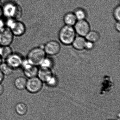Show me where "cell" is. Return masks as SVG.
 Instances as JSON below:
<instances>
[{
	"label": "cell",
	"instance_id": "d6986e66",
	"mask_svg": "<svg viewBox=\"0 0 120 120\" xmlns=\"http://www.w3.org/2000/svg\"><path fill=\"white\" fill-rule=\"evenodd\" d=\"M54 65L53 59L49 57H46L39 65L40 68L52 69Z\"/></svg>",
	"mask_w": 120,
	"mask_h": 120
},
{
	"label": "cell",
	"instance_id": "4fadbf2b",
	"mask_svg": "<svg viewBox=\"0 0 120 120\" xmlns=\"http://www.w3.org/2000/svg\"><path fill=\"white\" fill-rule=\"evenodd\" d=\"M63 22L65 25L74 26L77 21L74 12H69L64 15L63 18Z\"/></svg>",
	"mask_w": 120,
	"mask_h": 120
},
{
	"label": "cell",
	"instance_id": "8fae6325",
	"mask_svg": "<svg viewBox=\"0 0 120 120\" xmlns=\"http://www.w3.org/2000/svg\"><path fill=\"white\" fill-rule=\"evenodd\" d=\"M86 40L85 37L81 36H76L72 44L73 48L75 50L81 51L84 49Z\"/></svg>",
	"mask_w": 120,
	"mask_h": 120
},
{
	"label": "cell",
	"instance_id": "ac0fdd59",
	"mask_svg": "<svg viewBox=\"0 0 120 120\" xmlns=\"http://www.w3.org/2000/svg\"><path fill=\"white\" fill-rule=\"evenodd\" d=\"M74 14L77 20H85L87 16L86 11L82 8H76L74 12Z\"/></svg>",
	"mask_w": 120,
	"mask_h": 120
},
{
	"label": "cell",
	"instance_id": "d4e9b609",
	"mask_svg": "<svg viewBox=\"0 0 120 120\" xmlns=\"http://www.w3.org/2000/svg\"><path fill=\"white\" fill-rule=\"evenodd\" d=\"M5 26V22L3 21L1 18H0V31L3 29Z\"/></svg>",
	"mask_w": 120,
	"mask_h": 120
},
{
	"label": "cell",
	"instance_id": "f1b7e54d",
	"mask_svg": "<svg viewBox=\"0 0 120 120\" xmlns=\"http://www.w3.org/2000/svg\"><path fill=\"white\" fill-rule=\"evenodd\" d=\"M3 59H2V58L0 57V65L2 63V62H3Z\"/></svg>",
	"mask_w": 120,
	"mask_h": 120
},
{
	"label": "cell",
	"instance_id": "e0dca14e",
	"mask_svg": "<svg viewBox=\"0 0 120 120\" xmlns=\"http://www.w3.org/2000/svg\"><path fill=\"white\" fill-rule=\"evenodd\" d=\"M0 70L5 76H9L12 74L14 70L5 61L0 65Z\"/></svg>",
	"mask_w": 120,
	"mask_h": 120
},
{
	"label": "cell",
	"instance_id": "9a60e30c",
	"mask_svg": "<svg viewBox=\"0 0 120 120\" xmlns=\"http://www.w3.org/2000/svg\"><path fill=\"white\" fill-rule=\"evenodd\" d=\"M85 37L86 41L95 43L99 41L101 38V34L97 31L91 30Z\"/></svg>",
	"mask_w": 120,
	"mask_h": 120
},
{
	"label": "cell",
	"instance_id": "3957f363",
	"mask_svg": "<svg viewBox=\"0 0 120 120\" xmlns=\"http://www.w3.org/2000/svg\"><path fill=\"white\" fill-rule=\"evenodd\" d=\"M2 9L3 15L8 18H12L16 20L21 17V8L18 5L12 3L6 4Z\"/></svg>",
	"mask_w": 120,
	"mask_h": 120
},
{
	"label": "cell",
	"instance_id": "4316f807",
	"mask_svg": "<svg viewBox=\"0 0 120 120\" xmlns=\"http://www.w3.org/2000/svg\"><path fill=\"white\" fill-rule=\"evenodd\" d=\"M5 76L0 70V83H2L4 80Z\"/></svg>",
	"mask_w": 120,
	"mask_h": 120
},
{
	"label": "cell",
	"instance_id": "603a6c76",
	"mask_svg": "<svg viewBox=\"0 0 120 120\" xmlns=\"http://www.w3.org/2000/svg\"><path fill=\"white\" fill-rule=\"evenodd\" d=\"M94 43L89 41H86L84 46V49L88 51L91 50L94 48Z\"/></svg>",
	"mask_w": 120,
	"mask_h": 120
},
{
	"label": "cell",
	"instance_id": "8992f818",
	"mask_svg": "<svg viewBox=\"0 0 120 120\" xmlns=\"http://www.w3.org/2000/svg\"><path fill=\"white\" fill-rule=\"evenodd\" d=\"M14 37L10 29L5 26L0 31V45L11 46L13 43Z\"/></svg>",
	"mask_w": 120,
	"mask_h": 120
},
{
	"label": "cell",
	"instance_id": "5b68a950",
	"mask_svg": "<svg viewBox=\"0 0 120 120\" xmlns=\"http://www.w3.org/2000/svg\"><path fill=\"white\" fill-rule=\"evenodd\" d=\"M43 49L46 55L54 56L59 53L61 50V46L57 41L51 40L43 45Z\"/></svg>",
	"mask_w": 120,
	"mask_h": 120
},
{
	"label": "cell",
	"instance_id": "6da1fadb",
	"mask_svg": "<svg viewBox=\"0 0 120 120\" xmlns=\"http://www.w3.org/2000/svg\"><path fill=\"white\" fill-rule=\"evenodd\" d=\"M77 36V34L74 27L65 25L59 31L58 38L60 42L65 45H72L73 41Z\"/></svg>",
	"mask_w": 120,
	"mask_h": 120
},
{
	"label": "cell",
	"instance_id": "7402d4cb",
	"mask_svg": "<svg viewBox=\"0 0 120 120\" xmlns=\"http://www.w3.org/2000/svg\"><path fill=\"white\" fill-rule=\"evenodd\" d=\"M113 16L116 22H120V5L117 6L115 8L113 12Z\"/></svg>",
	"mask_w": 120,
	"mask_h": 120
},
{
	"label": "cell",
	"instance_id": "2e32d148",
	"mask_svg": "<svg viewBox=\"0 0 120 120\" xmlns=\"http://www.w3.org/2000/svg\"><path fill=\"white\" fill-rule=\"evenodd\" d=\"M13 52V50L10 46H1L0 48V57L3 60H5Z\"/></svg>",
	"mask_w": 120,
	"mask_h": 120
},
{
	"label": "cell",
	"instance_id": "30bf717a",
	"mask_svg": "<svg viewBox=\"0 0 120 120\" xmlns=\"http://www.w3.org/2000/svg\"><path fill=\"white\" fill-rule=\"evenodd\" d=\"M52 69L39 68L37 77L43 83H46L53 75Z\"/></svg>",
	"mask_w": 120,
	"mask_h": 120
},
{
	"label": "cell",
	"instance_id": "4dcf8cb0",
	"mask_svg": "<svg viewBox=\"0 0 120 120\" xmlns=\"http://www.w3.org/2000/svg\"><path fill=\"white\" fill-rule=\"evenodd\" d=\"M0 47H1V46L0 45Z\"/></svg>",
	"mask_w": 120,
	"mask_h": 120
},
{
	"label": "cell",
	"instance_id": "f546056e",
	"mask_svg": "<svg viewBox=\"0 0 120 120\" xmlns=\"http://www.w3.org/2000/svg\"><path fill=\"white\" fill-rule=\"evenodd\" d=\"M1 4V1L0 0V6Z\"/></svg>",
	"mask_w": 120,
	"mask_h": 120
},
{
	"label": "cell",
	"instance_id": "277c9868",
	"mask_svg": "<svg viewBox=\"0 0 120 120\" xmlns=\"http://www.w3.org/2000/svg\"><path fill=\"white\" fill-rule=\"evenodd\" d=\"M43 83L37 77L27 78L25 89L30 93L36 94L43 88Z\"/></svg>",
	"mask_w": 120,
	"mask_h": 120
},
{
	"label": "cell",
	"instance_id": "5bb4252c",
	"mask_svg": "<svg viewBox=\"0 0 120 120\" xmlns=\"http://www.w3.org/2000/svg\"><path fill=\"white\" fill-rule=\"evenodd\" d=\"M27 79L25 77L19 76L15 79L13 84L15 88L19 90H22L26 88Z\"/></svg>",
	"mask_w": 120,
	"mask_h": 120
},
{
	"label": "cell",
	"instance_id": "ba28073f",
	"mask_svg": "<svg viewBox=\"0 0 120 120\" xmlns=\"http://www.w3.org/2000/svg\"><path fill=\"white\" fill-rule=\"evenodd\" d=\"M24 59L21 54L13 52L5 60V61L15 70L21 68Z\"/></svg>",
	"mask_w": 120,
	"mask_h": 120
},
{
	"label": "cell",
	"instance_id": "9c48e42d",
	"mask_svg": "<svg viewBox=\"0 0 120 120\" xmlns=\"http://www.w3.org/2000/svg\"><path fill=\"white\" fill-rule=\"evenodd\" d=\"M14 36L20 37L25 34L27 28L25 24L21 21L15 20L10 28Z\"/></svg>",
	"mask_w": 120,
	"mask_h": 120
},
{
	"label": "cell",
	"instance_id": "7c38bea8",
	"mask_svg": "<svg viewBox=\"0 0 120 120\" xmlns=\"http://www.w3.org/2000/svg\"><path fill=\"white\" fill-rule=\"evenodd\" d=\"M39 69L38 66L32 65L23 70V73L25 77L27 78L37 77Z\"/></svg>",
	"mask_w": 120,
	"mask_h": 120
},
{
	"label": "cell",
	"instance_id": "7a4b0ae2",
	"mask_svg": "<svg viewBox=\"0 0 120 120\" xmlns=\"http://www.w3.org/2000/svg\"><path fill=\"white\" fill-rule=\"evenodd\" d=\"M46 56L43 45H40L31 49L27 54L26 58L32 65L39 66Z\"/></svg>",
	"mask_w": 120,
	"mask_h": 120
},
{
	"label": "cell",
	"instance_id": "83f0119b",
	"mask_svg": "<svg viewBox=\"0 0 120 120\" xmlns=\"http://www.w3.org/2000/svg\"><path fill=\"white\" fill-rule=\"evenodd\" d=\"M3 15V9L0 6V18H1V17Z\"/></svg>",
	"mask_w": 120,
	"mask_h": 120
},
{
	"label": "cell",
	"instance_id": "cb8c5ba5",
	"mask_svg": "<svg viewBox=\"0 0 120 120\" xmlns=\"http://www.w3.org/2000/svg\"><path fill=\"white\" fill-rule=\"evenodd\" d=\"M115 28L116 30L118 32L120 31V22H116V23L115 24Z\"/></svg>",
	"mask_w": 120,
	"mask_h": 120
},
{
	"label": "cell",
	"instance_id": "44dd1931",
	"mask_svg": "<svg viewBox=\"0 0 120 120\" xmlns=\"http://www.w3.org/2000/svg\"><path fill=\"white\" fill-rule=\"evenodd\" d=\"M58 78L54 75L46 84L49 86L53 87L55 86L58 84Z\"/></svg>",
	"mask_w": 120,
	"mask_h": 120
},
{
	"label": "cell",
	"instance_id": "52a82bcc",
	"mask_svg": "<svg viewBox=\"0 0 120 120\" xmlns=\"http://www.w3.org/2000/svg\"><path fill=\"white\" fill-rule=\"evenodd\" d=\"M73 27L76 34L83 37H85L91 30L90 24L86 19L77 20Z\"/></svg>",
	"mask_w": 120,
	"mask_h": 120
},
{
	"label": "cell",
	"instance_id": "484cf974",
	"mask_svg": "<svg viewBox=\"0 0 120 120\" xmlns=\"http://www.w3.org/2000/svg\"><path fill=\"white\" fill-rule=\"evenodd\" d=\"M4 85L2 84V83H0V96L3 94L4 92Z\"/></svg>",
	"mask_w": 120,
	"mask_h": 120
},
{
	"label": "cell",
	"instance_id": "ffe728a7",
	"mask_svg": "<svg viewBox=\"0 0 120 120\" xmlns=\"http://www.w3.org/2000/svg\"><path fill=\"white\" fill-rule=\"evenodd\" d=\"M16 112L20 115L23 116L27 113V107L25 104L20 103L16 105L15 108Z\"/></svg>",
	"mask_w": 120,
	"mask_h": 120
}]
</instances>
